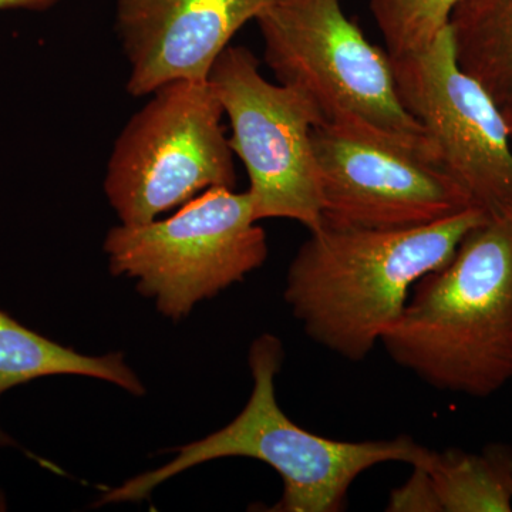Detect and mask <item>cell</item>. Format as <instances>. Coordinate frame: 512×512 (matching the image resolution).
Listing matches in <instances>:
<instances>
[{
    "label": "cell",
    "instance_id": "cell-16",
    "mask_svg": "<svg viewBox=\"0 0 512 512\" xmlns=\"http://www.w3.org/2000/svg\"><path fill=\"white\" fill-rule=\"evenodd\" d=\"M62 0H0V12L5 10H26V12H46L55 8Z\"/></svg>",
    "mask_w": 512,
    "mask_h": 512
},
{
    "label": "cell",
    "instance_id": "cell-5",
    "mask_svg": "<svg viewBox=\"0 0 512 512\" xmlns=\"http://www.w3.org/2000/svg\"><path fill=\"white\" fill-rule=\"evenodd\" d=\"M255 23L278 83L311 97L325 117L352 114L440 164L426 131L397 97L392 57L367 40L342 0H269Z\"/></svg>",
    "mask_w": 512,
    "mask_h": 512
},
{
    "label": "cell",
    "instance_id": "cell-17",
    "mask_svg": "<svg viewBox=\"0 0 512 512\" xmlns=\"http://www.w3.org/2000/svg\"><path fill=\"white\" fill-rule=\"evenodd\" d=\"M501 110H503L505 124H507L508 134H510L512 144V99L503 104Z\"/></svg>",
    "mask_w": 512,
    "mask_h": 512
},
{
    "label": "cell",
    "instance_id": "cell-12",
    "mask_svg": "<svg viewBox=\"0 0 512 512\" xmlns=\"http://www.w3.org/2000/svg\"><path fill=\"white\" fill-rule=\"evenodd\" d=\"M441 512H511L512 447L491 443L480 453L431 450L426 466Z\"/></svg>",
    "mask_w": 512,
    "mask_h": 512
},
{
    "label": "cell",
    "instance_id": "cell-6",
    "mask_svg": "<svg viewBox=\"0 0 512 512\" xmlns=\"http://www.w3.org/2000/svg\"><path fill=\"white\" fill-rule=\"evenodd\" d=\"M114 143L104 191L121 224L140 225L214 187L235 188L224 110L208 82L151 93Z\"/></svg>",
    "mask_w": 512,
    "mask_h": 512
},
{
    "label": "cell",
    "instance_id": "cell-11",
    "mask_svg": "<svg viewBox=\"0 0 512 512\" xmlns=\"http://www.w3.org/2000/svg\"><path fill=\"white\" fill-rule=\"evenodd\" d=\"M86 376L117 384L128 393L146 392L123 353L86 356L13 319L0 309V397L13 387L47 376ZM15 446L0 429V447Z\"/></svg>",
    "mask_w": 512,
    "mask_h": 512
},
{
    "label": "cell",
    "instance_id": "cell-9",
    "mask_svg": "<svg viewBox=\"0 0 512 512\" xmlns=\"http://www.w3.org/2000/svg\"><path fill=\"white\" fill-rule=\"evenodd\" d=\"M397 97L436 148L441 167L491 218L512 212V144L503 110L458 66L450 29L392 59Z\"/></svg>",
    "mask_w": 512,
    "mask_h": 512
},
{
    "label": "cell",
    "instance_id": "cell-13",
    "mask_svg": "<svg viewBox=\"0 0 512 512\" xmlns=\"http://www.w3.org/2000/svg\"><path fill=\"white\" fill-rule=\"evenodd\" d=\"M458 66L500 107L512 99V0H460L451 13Z\"/></svg>",
    "mask_w": 512,
    "mask_h": 512
},
{
    "label": "cell",
    "instance_id": "cell-10",
    "mask_svg": "<svg viewBox=\"0 0 512 512\" xmlns=\"http://www.w3.org/2000/svg\"><path fill=\"white\" fill-rule=\"evenodd\" d=\"M269 0H117L116 32L130 66L127 92L208 82L212 67Z\"/></svg>",
    "mask_w": 512,
    "mask_h": 512
},
{
    "label": "cell",
    "instance_id": "cell-7",
    "mask_svg": "<svg viewBox=\"0 0 512 512\" xmlns=\"http://www.w3.org/2000/svg\"><path fill=\"white\" fill-rule=\"evenodd\" d=\"M312 141L322 227H424L477 207L436 158L352 114L325 117Z\"/></svg>",
    "mask_w": 512,
    "mask_h": 512
},
{
    "label": "cell",
    "instance_id": "cell-2",
    "mask_svg": "<svg viewBox=\"0 0 512 512\" xmlns=\"http://www.w3.org/2000/svg\"><path fill=\"white\" fill-rule=\"evenodd\" d=\"M380 343L436 389L478 399L503 389L512 380V215L468 232L414 285Z\"/></svg>",
    "mask_w": 512,
    "mask_h": 512
},
{
    "label": "cell",
    "instance_id": "cell-14",
    "mask_svg": "<svg viewBox=\"0 0 512 512\" xmlns=\"http://www.w3.org/2000/svg\"><path fill=\"white\" fill-rule=\"evenodd\" d=\"M460 0H370V12L392 59L430 46L448 28Z\"/></svg>",
    "mask_w": 512,
    "mask_h": 512
},
{
    "label": "cell",
    "instance_id": "cell-4",
    "mask_svg": "<svg viewBox=\"0 0 512 512\" xmlns=\"http://www.w3.org/2000/svg\"><path fill=\"white\" fill-rule=\"evenodd\" d=\"M104 252L111 274L134 279L158 311L180 320L261 268L268 242L248 192L214 187L164 220L111 228Z\"/></svg>",
    "mask_w": 512,
    "mask_h": 512
},
{
    "label": "cell",
    "instance_id": "cell-1",
    "mask_svg": "<svg viewBox=\"0 0 512 512\" xmlns=\"http://www.w3.org/2000/svg\"><path fill=\"white\" fill-rule=\"evenodd\" d=\"M490 218L474 207L424 227L316 229L289 266L285 301L313 342L350 362L365 360L414 285Z\"/></svg>",
    "mask_w": 512,
    "mask_h": 512
},
{
    "label": "cell",
    "instance_id": "cell-3",
    "mask_svg": "<svg viewBox=\"0 0 512 512\" xmlns=\"http://www.w3.org/2000/svg\"><path fill=\"white\" fill-rule=\"evenodd\" d=\"M284 356L276 336L256 338L248 359L254 389L244 410L221 430L177 448V457L170 463L107 491L96 505L144 500L158 485L188 468L220 458L247 457L268 464L282 478L284 491L269 511L340 512L345 510L349 488L370 468L386 463L426 466L431 448L410 436L342 441L293 423L282 412L275 393V377Z\"/></svg>",
    "mask_w": 512,
    "mask_h": 512
},
{
    "label": "cell",
    "instance_id": "cell-8",
    "mask_svg": "<svg viewBox=\"0 0 512 512\" xmlns=\"http://www.w3.org/2000/svg\"><path fill=\"white\" fill-rule=\"evenodd\" d=\"M211 89L231 124L232 153L244 164L256 221L286 218L309 232L322 227V190L313 150V128L325 119L301 90L272 83L245 46L222 52Z\"/></svg>",
    "mask_w": 512,
    "mask_h": 512
},
{
    "label": "cell",
    "instance_id": "cell-18",
    "mask_svg": "<svg viewBox=\"0 0 512 512\" xmlns=\"http://www.w3.org/2000/svg\"><path fill=\"white\" fill-rule=\"evenodd\" d=\"M507 215H512V212H510V214H507Z\"/></svg>",
    "mask_w": 512,
    "mask_h": 512
},
{
    "label": "cell",
    "instance_id": "cell-15",
    "mask_svg": "<svg viewBox=\"0 0 512 512\" xmlns=\"http://www.w3.org/2000/svg\"><path fill=\"white\" fill-rule=\"evenodd\" d=\"M386 511L441 512L429 473L424 468L413 467L412 477L390 493Z\"/></svg>",
    "mask_w": 512,
    "mask_h": 512
}]
</instances>
